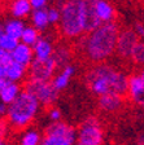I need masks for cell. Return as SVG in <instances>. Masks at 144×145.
I'll return each mask as SVG.
<instances>
[{"mask_svg":"<svg viewBox=\"0 0 144 145\" xmlns=\"http://www.w3.org/2000/svg\"><path fill=\"white\" fill-rule=\"evenodd\" d=\"M120 26L114 21L105 22L95 30L86 33L77 38L75 48L88 62H107L114 56Z\"/></svg>","mask_w":144,"mask_h":145,"instance_id":"6da1fadb","label":"cell"},{"mask_svg":"<svg viewBox=\"0 0 144 145\" xmlns=\"http://www.w3.org/2000/svg\"><path fill=\"white\" fill-rule=\"evenodd\" d=\"M129 75L123 69L113 63H93L84 74V82L95 96L114 93L125 96Z\"/></svg>","mask_w":144,"mask_h":145,"instance_id":"7a4b0ae2","label":"cell"},{"mask_svg":"<svg viewBox=\"0 0 144 145\" xmlns=\"http://www.w3.org/2000/svg\"><path fill=\"white\" fill-rule=\"evenodd\" d=\"M42 112V105L27 89L22 88L17 97L8 105L5 119L8 121L12 131L25 130L36 121Z\"/></svg>","mask_w":144,"mask_h":145,"instance_id":"3957f363","label":"cell"},{"mask_svg":"<svg viewBox=\"0 0 144 145\" xmlns=\"http://www.w3.org/2000/svg\"><path fill=\"white\" fill-rule=\"evenodd\" d=\"M60 34L69 40H75L84 34L86 4L84 0H60Z\"/></svg>","mask_w":144,"mask_h":145,"instance_id":"277c9868","label":"cell"},{"mask_svg":"<svg viewBox=\"0 0 144 145\" xmlns=\"http://www.w3.org/2000/svg\"><path fill=\"white\" fill-rule=\"evenodd\" d=\"M77 128L65 121L49 122L43 132L40 145H74Z\"/></svg>","mask_w":144,"mask_h":145,"instance_id":"5b68a950","label":"cell"},{"mask_svg":"<svg viewBox=\"0 0 144 145\" xmlns=\"http://www.w3.org/2000/svg\"><path fill=\"white\" fill-rule=\"evenodd\" d=\"M104 127L99 118L87 117L77 128L75 144L78 145H104Z\"/></svg>","mask_w":144,"mask_h":145,"instance_id":"8992f818","label":"cell"},{"mask_svg":"<svg viewBox=\"0 0 144 145\" xmlns=\"http://www.w3.org/2000/svg\"><path fill=\"white\" fill-rule=\"evenodd\" d=\"M24 88L29 91L30 93L34 95V97L39 101L42 108L53 106L55 104L57 103L59 95H60V92L53 88L51 80L39 82V80H30V79H26Z\"/></svg>","mask_w":144,"mask_h":145,"instance_id":"52a82bcc","label":"cell"},{"mask_svg":"<svg viewBox=\"0 0 144 145\" xmlns=\"http://www.w3.org/2000/svg\"><path fill=\"white\" fill-rule=\"evenodd\" d=\"M139 36L132 29H122L120 30L117 36V43H116V49L114 54L122 61H129L131 56L132 49L135 48V45L139 42Z\"/></svg>","mask_w":144,"mask_h":145,"instance_id":"ba28073f","label":"cell"},{"mask_svg":"<svg viewBox=\"0 0 144 145\" xmlns=\"http://www.w3.org/2000/svg\"><path fill=\"white\" fill-rule=\"evenodd\" d=\"M56 71L57 66L52 57L48 58V60H36V58H34L31 61V63L29 65V67H27L26 79L39 82L51 80Z\"/></svg>","mask_w":144,"mask_h":145,"instance_id":"9c48e42d","label":"cell"},{"mask_svg":"<svg viewBox=\"0 0 144 145\" xmlns=\"http://www.w3.org/2000/svg\"><path fill=\"white\" fill-rule=\"evenodd\" d=\"M125 96H127V99L134 105L144 109V82L138 72L129 75Z\"/></svg>","mask_w":144,"mask_h":145,"instance_id":"30bf717a","label":"cell"},{"mask_svg":"<svg viewBox=\"0 0 144 145\" xmlns=\"http://www.w3.org/2000/svg\"><path fill=\"white\" fill-rule=\"evenodd\" d=\"M75 72H77V67L73 63H69V65H65V66L60 67L59 71L55 72V75L51 79V83L53 86V88L56 91H59V92L66 89L69 87L72 79L74 78Z\"/></svg>","mask_w":144,"mask_h":145,"instance_id":"8fae6325","label":"cell"},{"mask_svg":"<svg viewBox=\"0 0 144 145\" xmlns=\"http://www.w3.org/2000/svg\"><path fill=\"white\" fill-rule=\"evenodd\" d=\"M123 104H125V96L121 95L108 93L97 97V106L103 113L107 114L118 113L123 108Z\"/></svg>","mask_w":144,"mask_h":145,"instance_id":"7c38bea8","label":"cell"},{"mask_svg":"<svg viewBox=\"0 0 144 145\" xmlns=\"http://www.w3.org/2000/svg\"><path fill=\"white\" fill-rule=\"evenodd\" d=\"M34 53V58L36 60H48L52 57L55 49V44L47 36H39V39L31 47Z\"/></svg>","mask_w":144,"mask_h":145,"instance_id":"4fadbf2b","label":"cell"},{"mask_svg":"<svg viewBox=\"0 0 144 145\" xmlns=\"http://www.w3.org/2000/svg\"><path fill=\"white\" fill-rule=\"evenodd\" d=\"M11 56H12V61L20 63V65H22V66H25V67H29L31 61L34 60L33 48L21 42L18 43V44L16 45V48L11 52Z\"/></svg>","mask_w":144,"mask_h":145,"instance_id":"5bb4252c","label":"cell"},{"mask_svg":"<svg viewBox=\"0 0 144 145\" xmlns=\"http://www.w3.org/2000/svg\"><path fill=\"white\" fill-rule=\"evenodd\" d=\"M93 9H95L96 17L99 18V21L101 24L114 21L116 12H114L113 5L109 3L108 0H96Z\"/></svg>","mask_w":144,"mask_h":145,"instance_id":"9a60e30c","label":"cell"},{"mask_svg":"<svg viewBox=\"0 0 144 145\" xmlns=\"http://www.w3.org/2000/svg\"><path fill=\"white\" fill-rule=\"evenodd\" d=\"M4 72H5L7 80L14 82V83H21L27 78V67L22 66L14 61L4 66Z\"/></svg>","mask_w":144,"mask_h":145,"instance_id":"2e32d148","label":"cell"},{"mask_svg":"<svg viewBox=\"0 0 144 145\" xmlns=\"http://www.w3.org/2000/svg\"><path fill=\"white\" fill-rule=\"evenodd\" d=\"M55 63H56L57 69L69 65L72 63V58H73V51L70 47H68L66 44H59L55 45L53 49V54H52Z\"/></svg>","mask_w":144,"mask_h":145,"instance_id":"e0dca14e","label":"cell"},{"mask_svg":"<svg viewBox=\"0 0 144 145\" xmlns=\"http://www.w3.org/2000/svg\"><path fill=\"white\" fill-rule=\"evenodd\" d=\"M43 137V132L34 127H27L20 131L17 145H40Z\"/></svg>","mask_w":144,"mask_h":145,"instance_id":"ac0fdd59","label":"cell"},{"mask_svg":"<svg viewBox=\"0 0 144 145\" xmlns=\"http://www.w3.org/2000/svg\"><path fill=\"white\" fill-rule=\"evenodd\" d=\"M21 83H14V82H9L7 80L4 83V86L0 89V101L4 103L5 105H9L13 100L20 95V92L22 91Z\"/></svg>","mask_w":144,"mask_h":145,"instance_id":"d6986e66","label":"cell"},{"mask_svg":"<svg viewBox=\"0 0 144 145\" xmlns=\"http://www.w3.org/2000/svg\"><path fill=\"white\" fill-rule=\"evenodd\" d=\"M31 10V4L29 0H13L12 4H11V13L14 18H22L30 16Z\"/></svg>","mask_w":144,"mask_h":145,"instance_id":"ffe728a7","label":"cell"},{"mask_svg":"<svg viewBox=\"0 0 144 145\" xmlns=\"http://www.w3.org/2000/svg\"><path fill=\"white\" fill-rule=\"evenodd\" d=\"M31 16V24L38 31H44L47 30V27L49 26L48 22V16H47V9H33L30 13Z\"/></svg>","mask_w":144,"mask_h":145,"instance_id":"44dd1931","label":"cell"},{"mask_svg":"<svg viewBox=\"0 0 144 145\" xmlns=\"http://www.w3.org/2000/svg\"><path fill=\"white\" fill-rule=\"evenodd\" d=\"M3 27H4V33L7 35H11L20 40L22 30L25 29V22L22 20H20V18H13V20H8L3 25Z\"/></svg>","mask_w":144,"mask_h":145,"instance_id":"7402d4cb","label":"cell"},{"mask_svg":"<svg viewBox=\"0 0 144 145\" xmlns=\"http://www.w3.org/2000/svg\"><path fill=\"white\" fill-rule=\"evenodd\" d=\"M40 31H38L34 26H25V29L22 30V34H21V43L24 44L29 45V47H33L34 44L36 43V40L39 39L40 36Z\"/></svg>","mask_w":144,"mask_h":145,"instance_id":"603a6c76","label":"cell"},{"mask_svg":"<svg viewBox=\"0 0 144 145\" xmlns=\"http://www.w3.org/2000/svg\"><path fill=\"white\" fill-rule=\"evenodd\" d=\"M130 62H132V65L139 67L144 66V42L139 40L138 44L135 45V48L132 49L131 56H130Z\"/></svg>","mask_w":144,"mask_h":145,"instance_id":"cb8c5ba5","label":"cell"},{"mask_svg":"<svg viewBox=\"0 0 144 145\" xmlns=\"http://www.w3.org/2000/svg\"><path fill=\"white\" fill-rule=\"evenodd\" d=\"M18 43H20L18 39H16V38H13V36H11V35H7V34L4 33L3 35H1V38H0V48L4 49V51L12 52Z\"/></svg>","mask_w":144,"mask_h":145,"instance_id":"d4e9b609","label":"cell"},{"mask_svg":"<svg viewBox=\"0 0 144 145\" xmlns=\"http://www.w3.org/2000/svg\"><path fill=\"white\" fill-rule=\"evenodd\" d=\"M48 22L49 25H57L60 21V8L59 7H51L47 9Z\"/></svg>","mask_w":144,"mask_h":145,"instance_id":"484cf974","label":"cell"},{"mask_svg":"<svg viewBox=\"0 0 144 145\" xmlns=\"http://www.w3.org/2000/svg\"><path fill=\"white\" fill-rule=\"evenodd\" d=\"M47 118L49 122H57V121H61L62 119V113L59 108L56 106H49L47 110Z\"/></svg>","mask_w":144,"mask_h":145,"instance_id":"4316f807","label":"cell"},{"mask_svg":"<svg viewBox=\"0 0 144 145\" xmlns=\"http://www.w3.org/2000/svg\"><path fill=\"white\" fill-rule=\"evenodd\" d=\"M12 132V128L9 126L8 121L5 119V117L0 118V136L4 137V139H8V136Z\"/></svg>","mask_w":144,"mask_h":145,"instance_id":"83f0119b","label":"cell"},{"mask_svg":"<svg viewBox=\"0 0 144 145\" xmlns=\"http://www.w3.org/2000/svg\"><path fill=\"white\" fill-rule=\"evenodd\" d=\"M9 62H12V56H11V52L4 51V49L0 48V66H7Z\"/></svg>","mask_w":144,"mask_h":145,"instance_id":"f1b7e54d","label":"cell"},{"mask_svg":"<svg viewBox=\"0 0 144 145\" xmlns=\"http://www.w3.org/2000/svg\"><path fill=\"white\" fill-rule=\"evenodd\" d=\"M132 30L136 33V35L139 36V39L140 40H144V22H135L134 25V29Z\"/></svg>","mask_w":144,"mask_h":145,"instance_id":"f546056e","label":"cell"},{"mask_svg":"<svg viewBox=\"0 0 144 145\" xmlns=\"http://www.w3.org/2000/svg\"><path fill=\"white\" fill-rule=\"evenodd\" d=\"M29 1H30L33 9L45 8V5H47V3H48V0H29Z\"/></svg>","mask_w":144,"mask_h":145,"instance_id":"4dcf8cb0","label":"cell"},{"mask_svg":"<svg viewBox=\"0 0 144 145\" xmlns=\"http://www.w3.org/2000/svg\"><path fill=\"white\" fill-rule=\"evenodd\" d=\"M5 82H7V78H5V72H4V67L0 66V89H1V87L4 86Z\"/></svg>","mask_w":144,"mask_h":145,"instance_id":"1f68e13d","label":"cell"},{"mask_svg":"<svg viewBox=\"0 0 144 145\" xmlns=\"http://www.w3.org/2000/svg\"><path fill=\"white\" fill-rule=\"evenodd\" d=\"M7 109H8V105H5L4 103H1V101H0V118L5 117V114H7Z\"/></svg>","mask_w":144,"mask_h":145,"instance_id":"d6a6232c","label":"cell"},{"mask_svg":"<svg viewBox=\"0 0 144 145\" xmlns=\"http://www.w3.org/2000/svg\"><path fill=\"white\" fill-rule=\"evenodd\" d=\"M136 145H144V132L138 135V137H136Z\"/></svg>","mask_w":144,"mask_h":145,"instance_id":"836d02e7","label":"cell"},{"mask_svg":"<svg viewBox=\"0 0 144 145\" xmlns=\"http://www.w3.org/2000/svg\"><path fill=\"white\" fill-rule=\"evenodd\" d=\"M138 74L140 75V78L143 79V82H144V66H143V67H140V70H139Z\"/></svg>","mask_w":144,"mask_h":145,"instance_id":"e575fe53","label":"cell"},{"mask_svg":"<svg viewBox=\"0 0 144 145\" xmlns=\"http://www.w3.org/2000/svg\"><path fill=\"white\" fill-rule=\"evenodd\" d=\"M4 34V27H3V25L0 24V38H1V35Z\"/></svg>","mask_w":144,"mask_h":145,"instance_id":"d590c367","label":"cell"},{"mask_svg":"<svg viewBox=\"0 0 144 145\" xmlns=\"http://www.w3.org/2000/svg\"><path fill=\"white\" fill-rule=\"evenodd\" d=\"M1 145H12V144H11V142L8 141V139H7L5 141H4V142H3V144H1Z\"/></svg>","mask_w":144,"mask_h":145,"instance_id":"8d00e7d4","label":"cell"},{"mask_svg":"<svg viewBox=\"0 0 144 145\" xmlns=\"http://www.w3.org/2000/svg\"><path fill=\"white\" fill-rule=\"evenodd\" d=\"M5 140H7V139H4V137H1V136H0V145L3 144V142L5 141Z\"/></svg>","mask_w":144,"mask_h":145,"instance_id":"74e56055","label":"cell"},{"mask_svg":"<svg viewBox=\"0 0 144 145\" xmlns=\"http://www.w3.org/2000/svg\"><path fill=\"white\" fill-rule=\"evenodd\" d=\"M74 145H78V144H74Z\"/></svg>","mask_w":144,"mask_h":145,"instance_id":"f35d334b","label":"cell"},{"mask_svg":"<svg viewBox=\"0 0 144 145\" xmlns=\"http://www.w3.org/2000/svg\"><path fill=\"white\" fill-rule=\"evenodd\" d=\"M143 42H144V40H143Z\"/></svg>","mask_w":144,"mask_h":145,"instance_id":"ab89813d","label":"cell"},{"mask_svg":"<svg viewBox=\"0 0 144 145\" xmlns=\"http://www.w3.org/2000/svg\"><path fill=\"white\" fill-rule=\"evenodd\" d=\"M143 1H144V0H143Z\"/></svg>","mask_w":144,"mask_h":145,"instance_id":"60d3db41","label":"cell"}]
</instances>
